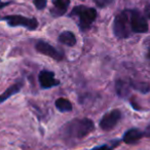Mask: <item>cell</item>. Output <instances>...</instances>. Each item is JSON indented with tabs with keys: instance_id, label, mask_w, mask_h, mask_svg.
Returning <instances> with one entry per match:
<instances>
[{
	"instance_id": "6da1fadb",
	"label": "cell",
	"mask_w": 150,
	"mask_h": 150,
	"mask_svg": "<svg viewBox=\"0 0 150 150\" xmlns=\"http://www.w3.org/2000/svg\"><path fill=\"white\" fill-rule=\"evenodd\" d=\"M95 129V123L90 118H75L65 123L60 129V137L69 146L76 145Z\"/></svg>"
},
{
	"instance_id": "7a4b0ae2",
	"label": "cell",
	"mask_w": 150,
	"mask_h": 150,
	"mask_svg": "<svg viewBox=\"0 0 150 150\" xmlns=\"http://www.w3.org/2000/svg\"><path fill=\"white\" fill-rule=\"evenodd\" d=\"M70 17H77L80 31L86 32L92 27L93 23L96 20L97 11L95 8H90L84 5H78L72 9Z\"/></svg>"
},
{
	"instance_id": "3957f363",
	"label": "cell",
	"mask_w": 150,
	"mask_h": 150,
	"mask_svg": "<svg viewBox=\"0 0 150 150\" xmlns=\"http://www.w3.org/2000/svg\"><path fill=\"white\" fill-rule=\"evenodd\" d=\"M113 32L114 35L119 39H125L129 37L132 31L131 17L129 11H123L115 17L113 22Z\"/></svg>"
},
{
	"instance_id": "277c9868",
	"label": "cell",
	"mask_w": 150,
	"mask_h": 150,
	"mask_svg": "<svg viewBox=\"0 0 150 150\" xmlns=\"http://www.w3.org/2000/svg\"><path fill=\"white\" fill-rule=\"evenodd\" d=\"M1 20L6 22L11 27H24L30 31H33L38 27V22L36 19H33V18L30 19V18H26L19 15L6 16Z\"/></svg>"
},
{
	"instance_id": "5b68a950",
	"label": "cell",
	"mask_w": 150,
	"mask_h": 150,
	"mask_svg": "<svg viewBox=\"0 0 150 150\" xmlns=\"http://www.w3.org/2000/svg\"><path fill=\"white\" fill-rule=\"evenodd\" d=\"M35 48L38 52H40L41 54H44V56H47L50 58H52V60L54 61H63L64 60V54L62 52H60L59 50H57L56 47L50 44L48 42H45L43 40H39L37 41L35 45Z\"/></svg>"
},
{
	"instance_id": "8992f818",
	"label": "cell",
	"mask_w": 150,
	"mask_h": 150,
	"mask_svg": "<svg viewBox=\"0 0 150 150\" xmlns=\"http://www.w3.org/2000/svg\"><path fill=\"white\" fill-rule=\"evenodd\" d=\"M121 118V112L118 109H114V110L110 111V112L106 113L104 116L101 118L100 120V127L105 132L111 131L115 127V125L118 123V121Z\"/></svg>"
},
{
	"instance_id": "52a82bcc",
	"label": "cell",
	"mask_w": 150,
	"mask_h": 150,
	"mask_svg": "<svg viewBox=\"0 0 150 150\" xmlns=\"http://www.w3.org/2000/svg\"><path fill=\"white\" fill-rule=\"evenodd\" d=\"M132 31L135 33H146L148 31V24L146 19L138 11H129Z\"/></svg>"
},
{
	"instance_id": "ba28073f",
	"label": "cell",
	"mask_w": 150,
	"mask_h": 150,
	"mask_svg": "<svg viewBox=\"0 0 150 150\" xmlns=\"http://www.w3.org/2000/svg\"><path fill=\"white\" fill-rule=\"evenodd\" d=\"M38 80H39L40 88L42 90L52 88H54V86H58L60 84V81L54 78V73L47 70L40 71L39 75H38Z\"/></svg>"
},
{
	"instance_id": "9c48e42d",
	"label": "cell",
	"mask_w": 150,
	"mask_h": 150,
	"mask_svg": "<svg viewBox=\"0 0 150 150\" xmlns=\"http://www.w3.org/2000/svg\"><path fill=\"white\" fill-rule=\"evenodd\" d=\"M52 4H54V7L50 11L52 17H62L68 9L70 0H52Z\"/></svg>"
},
{
	"instance_id": "30bf717a",
	"label": "cell",
	"mask_w": 150,
	"mask_h": 150,
	"mask_svg": "<svg viewBox=\"0 0 150 150\" xmlns=\"http://www.w3.org/2000/svg\"><path fill=\"white\" fill-rule=\"evenodd\" d=\"M144 133L138 129H131L127 131L123 135V142L127 144H135L137 143L139 140H141L144 137Z\"/></svg>"
},
{
	"instance_id": "8fae6325",
	"label": "cell",
	"mask_w": 150,
	"mask_h": 150,
	"mask_svg": "<svg viewBox=\"0 0 150 150\" xmlns=\"http://www.w3.org/2000/svg\"><path fill=\"white\" fill-rule=\"evenodd\" d=\"M23 86H24L23 81H18V82H16V83H13V86H11L9 88H7L6 90L1 94V96H0V104L5 102V101L11 98V97L15 96L16 94L21 92Z\"/></svg>"
},
{
	"instance_id": "7c38bea8",
	"label": "cell",
	"mask_w": 150,
	"mask_h": 150,
	"mask_svg": "<svg viewBox=\"0 0 150 150\" xmlns=\"http://www.w3.org/2000/svg\"><path fill=\"white\" fill-rule=\"evenodd\" d=\"M115 91L120 98H127L131 91V84L122 79H118L115 82Z\"/></svg>"
},
{
	"instance_id": "4fadbf2b",
	"label": "cell",
	"mask_w": 150,
	"mask_h": 150,
	"mask_svg": "<svg viewBox=\"0 0 150 150\" xmlns=\"http://www.w3.org/2000/svg\"><path fill=\"white\" fill-rule=\"evenodd\" d=\"M59 42L67 46H74L77 42L75 35L70 31H64L59 36Z\"/></svg>"
},
{
	"instance_id": "5bb4252c",
	"label": "cell",
	"mask_w": 150,
	"mask_h": 150,
	"mask_svg": "<svg viewBox=\"0 0 150 150\" xmlns=\"http://www.w3.org/2000/svg\"><path fill=\"white\" fill-rule=\"evenodd\" d=\"M54 106L61 112H70L73 109V105L68 99L65 98H59L54 102Z\"/></svg>"
},
{
	"instance_id": "9a60e30c",
	"label": "cell",
	"mask_w": 150,
	"mask_h": 150,
	"mask_svg": "<svg viewBox=\"0 0 150 150\" xmlns=\"http://www.w3.org/2000/svg\"><path fill=\"white\" fill-rule=\"evenodd\" d=\"M129 84H131V88L134 90L138 91L140 93H143L146 94L150 91V86L146 82L142 81H134V80H129Z\"/></svg>"
},
{
	"instance_id": "2e32d148",
	"label": "cell",
	"mask_w": 150,
	"mask_h": 150,
	"mask_svg": "<svg viewBox=\"0 0 150 150\" xmlns=\"http://www.w3.org/2000/svg\"><path fill=\"white\" fill-rule=\"evenodd\" d=\"M46 2H47V0H34V4L38 11H42L45 8Z\"/></svg>"
},
{
	"instance_id": "e0dca14e",
	"label": "cell",
	"mask_w": 150,
	"mask_h": 150,
	"mask_svg": "<svg viewBox=\"0 0 150 150\" xmlns=\"http://www.w3.org/2000/svg\"><path fill=\"white\" fill-rule=\"evenodd\" d=\"M94 1L97 4V6L101 7V8H103V7L109 5L111 2H113V0H94Z\"/></svg>"
},
{
	"instance_id": "ac0fdd59",
	"label": "cell",
	"mask_w": 150,
	"mask_h": 150,
	"mask_svg": "<svg viewBox=\"0 0 150 150\" xmlns=\"http://www.w3.org/2000/svg\"><path fill=\"white\" fill-rule=\"evenodd\" d=\"M114 146H109L107 144H104V145H101V146H97V147L93 148L91 150H112Z\"/></svg>"
},
{
	"instance_id": "d6986e66",
	"label": "cell",
	"mask_w": 150,
	"mask_h": 150,
	"mask_svg": "<svg viewBox=\"0 0 150 150\" xmlns=\"http://www.w3.org/2000/svg\"><path fill=\"white\" fill-rule=\"evenodd\" d=\"M145 15L147 16V18L150 19V4H147L145 7Z\"/></svg>"
},
{
	"instance_id": "ffe728a7",
	"label": "cell",
	"mask_w": 150,
	"mask_h": 150,
	"mask_svg": "<svg viewBox=\"0 0 150 150\" xmlns=\"http://www.w3.org/2000/svg\"><path fill=\"white\" fill-rule=\"evenodd\" d=\"M11 2H2L1 0H0V8H3V7L7 6V5H9Z\"/></svg>"
},
{
	"instance_id": "44dd1931",
	"label": "cell",
	"mask_w": 150,
	"mask_h": 150,
	"mask_svg": "<svg viewBox=\"0 0 150 150\" xmlns=\"http://www.w3.org/2000/svg\"><path fill=\"white\" fill-rule=\"evenodd\" d=\"M144 135H145V136H148V137H150V125H148L147 129H146V132L144 133Z\"/></svg>"
},
{
	"instance_id": "7402d4cb",
	"label": "cell",
	"mask_w": 150,
	"mask_h": 150,
	"mask_svg": "<svg viewBox=\"0 0 150 150\" xmlns=\"http://www.w3.org/2000/svg\"><path fill=\"white\" fill-rule=\"evenodd\" d=\"M147 58H148V59H149V60H150V50H148V52H147Z\"/></svg>"
},
{
	"instance_id": "603a6c76",
	"label": "cell",
	"mask_w": 150,
	"mask_h": 150,
	"mask_svg": "<svg viewBox=\"0 0 150 150\" xmlns=\"http://www.w3.org/2000/svg\"><path fill=\"white\" fill-rule=\"evenodd\" d=\"M0 20H1V18H0Z\"/></svg>"
}]
</instances>
